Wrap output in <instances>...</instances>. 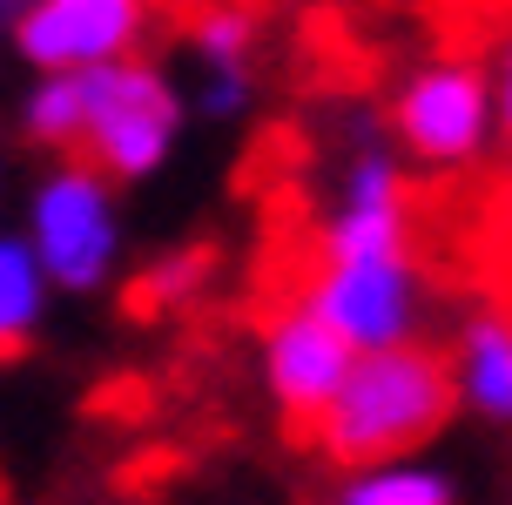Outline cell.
Returning a JSON list of instances; mask_svg holds the SVG:
<instances>
[{"label":"cell","mask_w":512,"mask_h":505,"mask_svg":"<svg viewBox=\"0 0 512 505\" xmlns=\"http://www.w3.org/2000/svg\"><path fill=\"white\" fill-rule=\"evenodd\" d=\"M452 411H459V391H452L445 351L398 344V351H371L351 364L344 391L331 398V411L317 418L310 438L344 472H364V465H391V458L425 452Z\"/></svg>","instance_id":"cell-1"},{"label":"cell","mask_w":512,"mask_h":505,"mask_svg":"<svg viewBox=\"0 0 512 505\" xmlns=\"http://www.w3.org/2000/svg\"><path fill=\"white\" fill-rule=\"evenodd\" d=\"M297 303L358 357L398 351V344H418V324H425V270L411 250L317 256Z\"/></svg>","instance_id":"cell-2"},{"label":"cell","mask_w":512,"mask_h":505,"mask_svg":"<svg viewBox=\"0 0 512 505\" xmlns=\"http://www.w3.org/2000/svg\"><path fill=\"white\" fill-rule=\"evenodd\" d=\"M176 128H182V95L155 61L135 54V61L81 75V149H88V169L102 182L155 176L176 149Z\"/></svg>","instance_id":"cell-3"},{"label":"cell","mask_w":512,"mask_h":505,"mask_svg":"<svg viewBox=\"0 0 512 505\" xmlns=\"http://www.w3.org/2000/svg\"><path fill=\"white\" fill-rule=\"evenodd\" d=\"M391 135L425 169H465L499 142L492 128V75L479 54H432L391 95Z\"/></svg>","instance_id":"cell-4"},{"label":"cell","mask_w":512,"mask_h":505,"mask_svg":"<svg viewBox=\"0 0 512 505\" xmlns=\"http://www.w3.org/2000/svg\"><path fill=\"white\" fill-rule=\"evenodd\" d=\"M27 250L41 263L48 290H102L122 250L115 196L88 162H61L27 209Z\"/></svg>","instance_id":"cell-5"},{"label":"cell","mask_w":512,"mask_h":505,"mask_svg":"<svg viewBox=\"0 0 512 505\" xmlns=\"http://www.w3.org/2000/svg\"><path fill=\"white\" fill-rule=\"evenodd\" d=\"M149 14L135 0H41L27 7L14 41L21 54L41 68V75H95V68H115V61H135V41H142Z\"/></svg>","instance_id":"cell-6"},{"label":"cell","mask_w":512,"mask_h":505,"mask_svg":"<svg viewBox=\"0 0 512 505\" xmlns=\"http://www.w3.org/2000/svg\"><path fill=\"white\" fill-rule=\"evenodd\" d=\"M351 364H358V351H351L337 330L317 324L304 303H290V310H277V317L263 324V384H270V398H277L283 425L317 431V418L331 411V398L344 391V378H351Z\"/></svg>","instance_id":"cell-7"},{"label":"cell","mask_w":512,"mask_h":505,"mask_svg":"<svg viewBox=\"0 0 512 505\" xmlns=\"http://www.w3.org/2000/svg\"><path fill=\"white\" fill-rule=\"evenodd\" d=\"M371 250H411V182L398 155L358 149L337 182V202L324 216L317 256H371Z\"/></svg>","instance_id":"cell-8"},{"label":"cell","mask_w":512,"mask_h":505,"mask_svg":"<svg viewBox=\"0 0 512 505\" xmlns=\"http://www.w3.org/2000/svg\"><path fill=\"white\" fill-rule=\"evenodd\" d=\"M445 364L465 411L512 431V310H472Z\"/></svg>","instance_id":"cell-9"},{"label":"cell","mask_w":512,"mask_h":505,"mask_svg":"<svg viewBox=\"0 0 512 505\" xmlns=\"http://www.w3.org/2000/svg\"><path fill=\"white\" fill-rule=\"evenodd\" d=\"M331 505H459V485H452V472H438L432 458H391V465L344 472Z\"/></svg>","instance_id":"cell-10"},{"label":"cell","mask_w":512,"mask_h":505,"mask_svg":"<svg viewBox=\"0 0 512 505\" xmlns=\"http://www.w3.org/2000/svg\"><path fill=\"white\" fill-rule=\"evenodd\" d=\"M48 310V277L27 250V236H0V357H14Z\"/></svg>","instance_id":"cell-11"},{"label":"cell","mask_w":512,"mask_h":505,"mask_svg":"<svg viewBox=\"0 0 512 505\" xmlns=\"http://www.w3.org/2000/svg\"><path fill=\"white\" fill-rule=\"evenodd\" d=\"M189 48L203 61V75H250V48H256V14L216 7L189 21Z\"/></svg>","instance_id":"cell-12"},{"label":"cell","mask_w":512,"mask_h":505,"mask_svg":"<svg viewBox=\"0 0 512 505\" xmlns=\"http://www.w3.org/2000/svg\"><path fill=\"white\" fill-rule=\"evenodd\" d=\"M27 128L48 149H75L81 142V81L75 75H41L27 95Z\"/></svg>","instance_id":"cell-13"},{"label":"cell","mask_w":512,"mask_h":505,"mask_svg":"<svg viewBox=\"0 0 512 505\" xmlns=\"http://www.w3.org/2000/svg\"><path fill=\"white\" fill-rule=\"evenodd\" d=\"M486 75H492V128H499V142L512 149V27L492 41Z\"/></svg>","instance_id":"cell-14"},{"label":"cell","mask_w":512,"mask_h":505,"mask_svg":"<svg viewBox=\"0 0 512 505\" xmlns=\"http://www.w3.org/2000/svg\"><path fill=\"white\" fill-rule=\"evenodd\" d=\"M203 115H243L250 108V75H203Z\"/></svg>","instance_id":"cell-15"}]
</instances>
